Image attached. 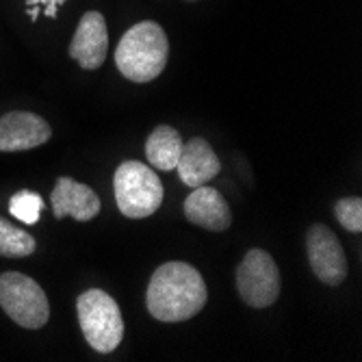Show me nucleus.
<instances>
[{
  "label": "nucleus",
  "instance_id": "obj_7",
  "mask_svg": "<svg viewBox=\"0 0 362 362\" xmlns=\"http://www.w3.org/2000/svg\"><path fill=\"white\" fill-rule=\"evenodd\" d=\"M306 250H308L310 267L321 282L337 286L347 278V258L343 245L327 226L323 223L310 226L306 237Z\"/></svg>",
  "mask_w": 362,
  "mask_h": 362
},
{
  "label": "nucleus",
  "instance_id": "obj_15",
  "mask_svg": "<svg viewBox=\"0 0 362 362\" xmlns=\"http://www.w3.org/2000/svg\"><path fill=\"white\" fill-rule=\"evenodd\" d=\"M42 211H44V200H42V195L35 193V191H28V189L18 191V193L11 197V202H9V213H11L16 219L24 221V223H28V226L37 223Z\"/></svg>",
  "mask_w": 362,
  "mask_h": 362
},
{
  "label": "nucleus",
  "instance_id": "obj_10",
  "mask_svg": "<svg viewBox=\"0 0 362 362\" xmlns=\"http://www.w3.org/2000/svg\"><path fill=\"white\" fill-rule=\"evenodd\" d=\"M57 219L72 215L76 221H89L100 213V197L87 185H81L68 176H61L50 195Z\"/></svg>",
  "mask_w": 362,
  "mask_h": 362
},
{
  "label": "nucleus",
  "instance_id": "obj_13",
  "mask_svg": "<svg viewBox=\"0 0 362 362\" xmlns=\"http://www.w3.org/2000/svg\"><path fill=\"white\" fill-rule=\"evenodd\" d=\"M180 150H182V139L178 135V130L172 126H156L146 141V156L150 160V165L158 168L160 172L176 170Z\"/></svg>",
  "mask_w": 362,
  "mask_h": 362
},
{
  "label": "nucleus",
  "instance_id": "obj_14",
  "mask_svg": "<svg viewBox=\"0 0 362 362\" xmlns=\"http://www.w3.org/2000/svg\"><path fill=\"white\" fill-rule=\"evenodd\" d=\"M37 243L28 233L13 226L11 221L0 217V256L7 258H24L35 252Z\"/></svg>",
  "mask_w": 362,
  "mask_h": 362
},
{
  "label": "nucleus",
  "instance_id": "obj_4",
  "mask_svg": "<svg viewBox=\"0 0 362 362\" xmlns=\"http://www.w3.org/2000/svg\"><path fill=\"white\" fill-rule=\"evenodd\" d=\"M76 310L81 330L95 351L109 354L119 345L124 337V319L109 293L100 288L85 291L76 302Z\"/></svg>",
  "mask_w": 362,
  "mask_h": 362
},
{
  "label": "nucleus",
  "instance_id": "obj_6",
  "mask_svg": "<svg viewBox=\"0 0 362 362\" xmlns=\"http://www.w3.org/2000/svg\"><path fill=\"white\" fill-rule=\"evenodd\" d=\"M237 288L252 308H267L280 295V272L272 254L250 250L237 267Z\"/></svg>",
  "mask_w": 362,
  "mask_h": 362
},
{
  "label": "nucleus",
  "instance_id": "obj_17",
  "mask_svg": "<svg viewBox=\"0 0 362 362\" xmlns=\"http://www.w3.org/2000/svg\"><path fill=\"white\" fill-rule=\"evenodd\" d=\"M28 3H30V5L46 3V5H48V9H46V16L54 18V16H57V5H59V3H63V0H28Z\"/></svg>",
  "mask_w": 362,
  "mask_h": 362
},
{
  "label": "nucleus",
  "instance_id": "obj_11",
  "mask_svg": "<svg viewBox=\"0 0 362 362\" xmlns=\"http://www.w3.org/2000/svg\"><path fill=\"white\" fill-rule=\"evenodd\" d=\"M185 217L191 223L213 230V233L228 230L233 223V213H230L226 197L217 189L206 185L195 187L185 200Z\"/></svg>",
  "mask_w": 362,
  "mask_h": 362
},
{
  "label": "nucleus",
  "instance_id": "obj_16",
  "mask_svg": "<svg viewBox=\"0 0 362 362\" xmlns=\"http://www.w3.org/2000/svg\"><path fill=\"white\" fill-rule=\"evenodd\" d=\"M339 223L349 230V233H360L362 230V200L360 197H343L334 206Z\"/></svg>",
  "mask_w": 362,
  "mask_h": 362
},
{
  "label": "nucleus",
  "instance_id": "obj_3",
  "mask_svg": "<svg viewBox=\"0 0 362 362\" xmlns=\"http://www.w3.org/2000/svg\"><path fill=\"white\" fill-rule=\"evenodd\" d=\"M117 209L130 219H144L158 211L163 202V185L156 172L141 160H126L113 178Z\"/></svg>",
  "mask_w": 362,
  "mask_h": 362
},
{
  "label": "nucleus",
  "instance_id": "obj_5",
  "mask_svg": "<svg viewBox=\"0 0 362 362\" xmlns=\"http://www.w3.org/2000/svg\"><path fill=\"white\" fill-rule=\"evenodd\" d=\"M0 306L22 327L40 330L50 317L44 288L24 274L7 272L0 276Z\"/></svg>",
  "mask_w": 362,
  "mask_h": 362
},
{
  "label": "nucleus",
  "instance_id": "obj_18",
  "mask_svg": "<svg viewBox=\"0 0 362 362\" xmlns=\"http://www.w3.org/2000/svg\"><path fill=\"white\" fill-rule=\"evenodd\" d=\"M191 3H193V0H191Z\"/></svg>",
  "mask_w": 362,
  "mask_h": 362
},
{
  "label": "nucleus",
  "instance_id": "obj_12",
  "mask_svg": "<svg viewBox=\"0 0 362 362\" xmlns=\"http://www.w3.org/2000/svg\"><path fill=\"white\" fill-rule=\"evenodd\" d=\"M176 170H178L180 180L187 187L195 189V187H202V185L211 182L219 174L221 163L206 139L193 137L191 141L182 144Z\"/></svg>",
  "mask_w": 362,
  "mask_h": 362
},
{
  "label": "nucleus",
  "instance_id": "obj_1",
  "mask_svg": "<svg viewBox=\"0 0 362 362\" xmlns=\"http://www.w3.org/2000/svg\"><path fill=\"white\" fill-rule=\"evenodd\" d=\"M209 291L204 278L195 267L180 260L160 265L148 284L146 304L154 319L178 323L193 319L206 306Z\"/></svg>",
  "mask_w": 362,
  "mask_h": 362
},
{
  "label": "nucleus",
  "instance_id": "obj_8",
  "mask_svg": "<svg viewBox=\"0 0 362 362\" xmlns=\"http://www.w3.org/2000/svg\"><path fill=\"white\" fill-rule=\"evenodd\" d=\"M52 128L46 119L28 111H11L0 117V152H22L46 144Z\"/></svg>",
  "mask_w": 362,
  "mask_h": 362
},
{
  "label": "nucleus",
  "instance_id": "obj_9",
  "mask_svg": "<svg viewBox=\"0 0 362 362\" xmlns=\"http://www.w3.org/2000/svg\"><path fill=\"white\" fill-rule=\"evenodd\" d=\"M109 52L107 22L100 11H87L72 37L70 57L81 63L83 70H98L105 63Z\"/></svg>",
  "mask_w": 362,
  "mask_h": 362
},
{
  "label": "nucleus",
  "instance_id": "obj_2",
  "mask_svg": "<svg viewBox=\"0 0 362 362\" xmlns=\"http://www.w3.org/2000/svg\"><path fill=\"white\" fill-rule=\"evenodd\" d=\"M170 42L156 22H139L124 33L115 50L117 70L133 83L154 81L168 65Z\"/></svg>",
  "mask_w": 362,
  "mask_h": 362
}]
</instances>
